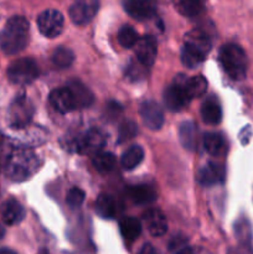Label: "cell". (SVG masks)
<instances>
[{"instance_id":"obj_25","label":"cell","mask_w":253,"mask_h":254,"mask_svg":"<svg viewBox=\"0 0 253 254\" xmlns=\"http://www.w3.org/2000/svg\"><path fill=\"white\" fill-rule=\"evenodd\" d=\"M119 230H121L124 240H126L128 242H133L140 236L141 225L136 218L126 217L119 222Z\"/></svg>"},{"instance_id":"obj_28","label":"cell","mask_w":253,"mask_h":254,"mask_svg":"<svg viewBox=\"0 0 253 254\" xmlns=\"http://www.w3.org/2000/svg\"><path fill=\"white\" fill-rule=\"evenodd\" d=\"M180 141L183 146L192 150L196 145V127L192 122H184L180 127Z\"/></svg>"},{"instance_id":"obj_33","label":"cell","mask_w":253,"mask_h":254,"mask_svg":"<svg viewBox=\"0 0 253 254\" xmlns=\"http://www.w3.org/2000/svg\"><path fill=\"white\" fill-rule=\"evenodd\" d=\"M5 235V228H4V225H2L1 222H0V240H1L2 237H4Z\"/></svg>"},{"instance_id":"obj_8","label":"cell","mask_w":253,"mask_h":254,"mask_svg":"<svg viewBox=\"0 0 253 254\" xmlns=\"http://www.w3.org/2000/svg\"><path fill=\"white\" fill-rule=\"evenodd\" d=\"M37 26L44 36L54 39L63 31V15L55 9L45 10L37 17Z\"/></svg>"},{"instance_id":"obj_12","label":"cell","mask_w":253,"mask_h":254,"mask_svg":"<svg viewBox=\"0 0 253 254\" xmlns=\"http://www.w3.org/2000/svg\"><path fill=\"white\" fill-rule=\"evenodd\" d=\"M141 122L144 126L151 130H159L164 124V112L158 103L153 101H146L141 103L140 109Z\"/></svg>"},{"instance_id":"obj_26","label":"cell","mask_w":253,"mask_h":254,"mask_svg":"<svg viewBox=\"0 0 253 254\" xmlns=\"http://www.w3.org/2000/svg\"><path fill=\"white\" fill-rule=\"evenodd\" d=\"M92 163H93L97 171H99L102 174H107L116 165V156L111 151L99 150L93 154Z\"/></svg>"},{"instance_id":"obj_2","label":"cell","mask_w":253,"mask_h":254,"mask_svg":"<svg viewBox=\"0 0 253 254\" xmlns=\"http://www.w3.org/2000/svg\"><path fill=\"white\" fill-rule=\"evenodd\" d=\"M40 168V160L36 154L29 149L17 148L10 153L5 164V174L16 183L26 181Z\"/></svg>"},{"instance_id":"obj_24","label":"cell","mask_w":253,"mask_h":254,"mask_svg":"<svg viewBox=\"0 0 253 254\" xmlns=\"http://www.w3.org/2000/svg\"><path fill=\"white\" fill-rule=\"evenodd\" d=\"M67 87L73 93L78 108L91 106L92 102H93V94L91 93V91L84 84H82L79 81H72L69 82Z\"/></svg>"},{"instance_id":"obj_13","label":"cell","mask_w":253,"mask_h":254,"mask_svg":"<svg viewBox=\"0 0 253 254\" xmlns=\"http://www.w3.org/2000/svg\"><path fill=\"white\" fill-rule=\"evenodd\" d=\"M124 9L133 19L145 21L155 14L156 0H126Z\"/></svg>"},{"instance_id":"obj_18","label":"cell","mask_w":253,"mask_h":254,"mask_svg":"<svg viewBox=\"0 0 253 254\" xmlns=\"http://www.w3.org/2000/svg\"><path fill=\"white\" fill-rule=\"evenodd\" d=\"M201 118L206 124L216 126L222 121V108L215 96H211L203 101L201 106Z\"/></svg>"},{"instance_id":"obj_20","label":"cell","mask_w":253,"mask_h":254,"mask_svg":"<svg viewBox=\"0 0 253 254\" xmlns=\"http://www.w3.org/2000/svg\"><path fill=\"white\" fill-rule=\"evenodd\" d=\"M205 150L212 156H222L227 151L226 139L218 133H207L203 136Z\"/></svg>"},{"instance_id":"obj_23","label":"cell","mask_w":253,"mask_h":254,"mask_svg":"<svg viewBox=\"0 0 253 254\" xmlns=\"http://www.w3.org/2000/svg\"><path fill=\"white\" fill-rule=\"evenodd\" d=\"M176 10L181 15L192 17L202 12L206 0H173Z\"/></svg>"},{"instance_id":"obj_30","label":"cell","mask_w":253,"mask_h":254,"mask_svg":"<svg viewBox=\"0 0 253 254\" xmlns=\"http://www.w3.org/2000/svg\"><path fill=\"white\" fill-rule=\"evenodd\" d=\"M118 42L121 46L126 47V49H130V47L135 46V44L138 42L139 36H138V32L134 27L129 26V25H124L119 29L118 35Z\"/></svg>"},{"instance_id":"obj_10","label":"cell","mask_w":253,"mask_h":254,"mask_svg":"<svg viewBox=\"0 0 253 254\" xmlns=\"http://www.w3.org/2000/svg\"><path fill=\"white\" fill-rule=\"evenodd\" d=\"M99 9V0H74L69 7V17L76 25H87Z\"/></svg>"},{"instance_id":"obj_1","label":"cell","mask_w":253,"mask_h":254,"mask_svg":"<svg viewBox=\"0 0 253 254\" xmlns=\"http://www.w3.org/2000/svg\"><path fill=\"white\" fill-rule=\"evenodd\" d=\"M29 21L24 16H12L0 32V49L6 55L21 52L29 42Z\"/></svg>"},{"instance_id":"obj_17","label":"cell","mask_w":253,"mask_h":254,"mask_svg":"<svg viewBox=\"0 0 253 254\" xmlns=\"http://www.w3.org/2000/svg\"><path fill=\"white\" fill-rule=\"evenodd\" d=\"M225 179V169L222 165L216 163H208L203 166L197 175V181L202 186H213L222 183Z\"/></svg>"},{"instance_id":"obj_9","label":"cell","mask_w":253,"mask_h":254,"mask_svg":"<svg viewBox=\"0 0 253 254\" xmlns=\"http://www.w3.org/2000/svg\"><path fill=\"white\" fill-rule=\"evenodd\" d=\"M106 144V136L98 129H89L77 138L74 149L81 155H93L102 150Z\"/></svg>"},{"instance_id":"obj_11","label":"cell","mask_w":253,"mask_h":254,"mask_svg":"<svg viewBox=\"0 0 253 254\" xmlns=\"http://www.w3.org/2000/svg\"><path fill=\"white\" fill-rule=\"evenodd\" d=\"M49 101L50 104L52 106V108L62 114L69 113V112L78 108L76 98H74L73 93H72L71 89H69L68 87H63V88H59L52 91L51 94H50Z\"/></svg>"},{"instance_id":"obj_4","label":"cell","mask_w":253,"mask_h":254,"mask_svg":"<svg viewBox=\"0 0 253 254\" xmlns=\"http://www.w3.org/2000/svg\"><path fill=\"white\" fill-rule=\"evenodd\" d=\"M220 62L228 77L236 81L245 78L247 73L248 60L246 52L236 44H226L220 50Z\"/></svg>"},{"instance_id":"obj_15","label":"cell","mask_w":253,"mask_h":254,"mask_svg":"<svg viewBox=\"0 0 253 254\" xmlns=\"http://www.w3.org/2000/svg\"><path fill=\"white\" fill-rule=\"evenodd\" d=\"M144 223L146 230L153 237H161L168 231V221L158 208H150L144 213Z\"/></svg>"},{"instance_id":"obj_5","label":"cell","mask_w":253,"mask_h":254,"mask_svg":"<svg viewBox=\"0 0 253 254\" xmlns=\"http://www.w3.org/2000/svg\"><path fill=\"white\" fill-rule=\"evenodd\" d=\"M7 77L15 84H30L39 77V67L32 59H19L9 66Z\"/></svg>"},{"instance_id":"obj_21","label":"cell","mask_w":253,"mask_h":254,"mask_svg":"<svg viewBox=\"0 0 253 254\" xmlns=\"http://www.w3.org/2000/svg\"><path fill=\"white\" fill-rule=\"evenodd\" d=\"M184 87L189 98L193 99L203 96L207 91V81L202 76H193L188 78L184 76Z\"/></svg>"},{"instance_id":"obj_32","label":"cell","mask_w":253,"mask_h":254,"mask_svg":"<svg viewBox=\"0 0 253 254\" xmlns=\"http://www.w3.org/2000/svg\"><path fill=\"white\" fill-rule=\"evenodd\" d=\"M84 197H86V196H84L83 190H81V189L78 188H72L69 189L68 192H67L66 201L72 208H77L83 203Z\"/></svg>"},{"instance_id":"obj_14","label":"cell","mask_w":253,"mask_h":254,"mask_svg":"<svg viewBox=\"0 0 253 254\" xmlns=\"http://www.w3.org/2000/svg\"><path fill=\"white\" fill-rule=\"evenodd\" d=\"M135 55L138 61L145 67L151 66L155 62L158 55V44L156 40L150 35L143 36L135 44Z\"/></svg>"},{"instance_id":"obj_19","label":"cell","mask_w":253,"mask_h":254,"mask_svg":"<svg viewBox=\"0 0 253 254\" xmlns=\"http://www.w3.org/2000/svg\"><path fill=\"white\" fill-rule=\"evenodd\" d=\"M126 192H128V197L136 205L150 203L156 198L155 190L149 185L130 186V188H128Z\"/></svg>"},{"instance_id":"obj_3","label":"cell","mask_w":253,"mask_h":254,"mask_svg":"<svg viewBox=\"0 0 253 254\" xmlns=\"http://www.w3.org/2000/svg\"><path fill=\"white\" fill-rule=\"evenodd\" d=\"M211 40L201 30H191L185 35L181 50V61L189 68L200 66L211 51Z\"/></svg>"},{"instance_id":"obj_27","label":"cell","mask_w":253,"mask_h":254,"mask_svg":"<svg viewBox=\"0 0 253 254\" xmlns=\"http://www.w3.org/2000/svg\"><path fill=\"white\" fill-rule=\"evenodd\" d=\"M96 211L101 217L112 218L117 212V201L111 195H101L96 201Z\"/></svg>"},{"instance_id":"obj_22","label":"cell","mask_w":253,"mask_h":254,"mask_svg":"<svg viewBox=\"0 0 253 254\" xmlns=\"http://www.w3.org/2000/svg\"><path fill=\"white\" fill-rule=\"evenodd\" d=\"M144 159V150L140 145H131L126 149L121 158V164L126 170L135 169Z\"/></svg>"},{"instance_id":"obj_7","label":"cell","mask_w":253,"mask_h":254,"mask_svg":"<svg viewBox=\"0 0 253 254\" xmlns=\"http://www.w3.org/2000/svg\"><path fill=\"white\" fill-rule=\"evenodd\" d=\"M191 99L189 98L188 93L184 87V76L176 77L170 86L164 92V102L170 111L179 112L185 108Z\"/></svg>"},{"instance_id":"obj_31","label":"cell","mask_w":253,"mask_h":254,"mask_svg":"<svg viewBox=\"0 0 253 254\" xmlns=\"http://www.w3.org/2000/svg\"><path fill=\"white\" fill-rule=\"evenodd\" d=\"M136 128L135 123L131 121H126L119 126V131H118V143H126V141L130 140L134 136L136 135Z\"/></svg>"},{"instance_id":"obj_6","label":"cell","mask_w":253,"mask_h":254,"mask_svg":"<svg viewBox=\"0 0 253 254\" xmlns=\"http://www.w3.org/2000/svg\"><path fill=\"white\" fill-rule=\"evenodd\" d=\"M34 104L26 97H17L7 112V121L14 129H22L29 126L34 117Z\"/></svg>"},{"instance_id":"obj_16","label":"cell","mask_w":253,"mask_h":254,"mask_svg":"<svg viewBox=\"0 0 253 254\" xmlns=\"http://www.w3.org/2000/svg\"><path fill=\"white\" fill-rule=\"evenodd\" d=\"M1 221L6 226H15L25 217V210L19 201L15 198L5 201L1 207Z\"/></svg>"},{"instance_id":"obj_29","label":"cell","mask_w":253,"mask_h":254,"mask_svg":"<svg viewBox=\"0 0 253 254\" xmlns=\"http://www.w3.org/2000/svg\"><path fill=\"white\" fill-rule=\"evenodd\" d=\"M52 64L57 67V68H67L72 64L74 60L73 52L67 47H57L52 54Z\"/></svg>"}]
</instances>
